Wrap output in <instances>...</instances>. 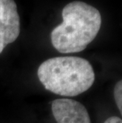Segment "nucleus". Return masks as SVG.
<instances>
[{"label":"nucleus","instance_id":"7ed1b4c3","mask_svg":"<svg viewBox=\"0 0 122 123\" xmlns=\"http://www.w3.org/2000/svg\"><path fill=\"white\" fill-rule=\"evenodd\" d=\"M20 33V18L14 0H0V53Z\"/></svg>","mask_w":122,"mask_h":123},{"label":"nucleus","instance_id":"20e7f679","mask_svg":"<svg viewBox=\"0 0 122 123\" xmlns=\"http://www.w3.org/2000/svg\"><path fill=\"white\" fill-rule=\"evenodd\" d=\"M52 111L57 123H91L86 107L71 98L55 99Z\"/></svg>","mask_w":122,"mask_h":123},{"label":"nucleus","instance_id":"f257e3e1","mask_svg":"<svg viewBox=\"0 0 122 123\" xmlns=\"http://www.w3.org/2000/svg\"><path fill=\"white\" fill-rule=\"evenodd\" d=\"M62 17L63 22L51 33L52 44L62 53L83 51L94 41L102 25L100 12L83 2L75 1L66 5Z\"/></svg>","mask_w":122,"mask_h":123},{"label":"nucleus","instance_id":"39448f33","mask_svg":"<svg viewBox=\"0 0 122 123\" xmlns=\"http://www.w3.org/2000/svg\"><path fill=\"white\" fill-rule=\"evenodd\" d=\"M114 99L120 113H122V81L120 80L116 83L114 87Z\"/></svg>","mask_w":122,"mask_h":123},{"label":"nucleus","instance_id":"f03ea898","mask_svg":"<svg viewBox=\"0 0 122 123\" xmlns=\"http://www.w3.org/2000/svg\"><path fill=\"white\" fill-rule=\"evenodd\" d=\"M37 75L46 90L66 97H74L87 91L95 80L90 62L77 56L46 60L39 66Z\"/></svg>","mask_w":122,"mask_h":123},{"label":"nucleus","instance_id":"423d86ee","mask_svg":"<svg viewBox=\"0 0 122 123\" xmlns=\"http://www.w3.org/2000/svg\"><path fill=\"white\" fill-rule=\"evenodd\" d=\"M104 123H122L121 118L116 116H113L106 119V121Z\"/></svg>","mask_w":122,"mask_h":123}]
</instances>
